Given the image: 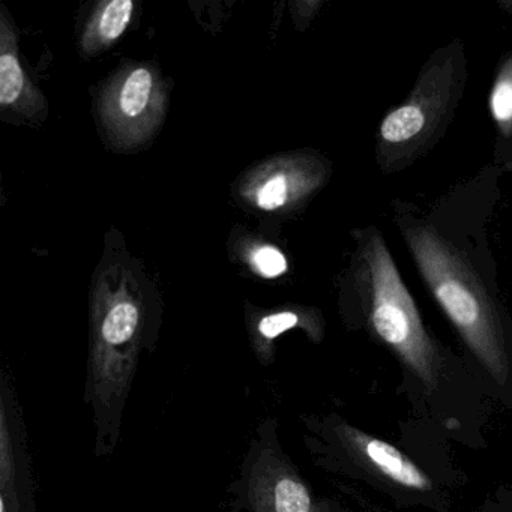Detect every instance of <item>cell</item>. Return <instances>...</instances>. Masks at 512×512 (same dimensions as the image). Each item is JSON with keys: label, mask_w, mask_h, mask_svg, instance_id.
I'll use <instances>...</instances> for the list:
<instances>
[{"label": "cell", "mask_w": 512, "mask_h": 512, "mask_svg": "<svg viewBox=\"0 0 512 512\" xmlns=\"http://www.w3.org/2000/svg\"><path fill=\"white\" fill-rule=\"evenodd\" d=\"M463 191L428 211L394 200L392 221L422 283L448 317L476 364L508 391L512 386V319L500 298L499 274L488 248L487 217L475 220Z\"/></svg>", "instance_id": "cell-1"}, {"label": "cell", "mask_w": 512, "mask_h": 512, "mask_svg": "<svg viewBox=\"0 0 512 512\" xmlns=\"http://www.w3.org/2000/svg\"><path fill=\"white\" fill-rule=\"evenodd\" d=\"M349 281V314L356 328L388 349L422 392H439L448 373V350L424 322L377 227L356 233Z\"/></svg>", "instance_id": "cell-2"}, {"label": "cell", "mask_w": 512, "mask_h": 512, "mask_svg": "<svg viewBox=\"0 0 512 512\" xmlns=\"http://www.w3.org/2000/svg\"><path fill=\"white\" fill-rule=\"evenodd\" d=\"M115 281L104 277L91 305L83 403L91 412L94 454L98 458L115 454L122 440L125 407L140 358L151 344L139 287L122 272L118 283Z\"/></svg>", "instance_id": "cell-3"}, {"label": "cell", "mask_w": 512, "mask_h": 512, "mask_svg": "<svg viewBox=\"0 0 512 512\" xmlns=\"http://www.w3.org/2000/svg\"><path fill=\"white\" fill-rule=\"evenodd\" d=\"M467 77L460 38L431 53L403 103L392 107L377 128L374 158L380 173L404 172L439 145L457 115Z\"/></svg>", "instance_id": "cell-4"}, {"label": "cell", "mask_w": 512, "mask_h": 512, "mask_svg": "<svg viewBox=\"0 0 512 512\" xmlns=\"http://www.w3.org/2000/svg\"><path fill=\"white\" fill-rule=\"evenodd\" d=\"M304 443L314 464L328 472L367 479L403 497H428L433 479L391 443L347 422L340 415H301Z\"/></svg>", "instance_id": "cell-5"}, {"label": "cell", "mask_w": 512, "mask_h": 512, "mask_svg": "<svg viewBox=\"0 0 512 512\" xmlns=\"http://www.w3.org/2000/svg\"><path fill=\"white\" fill-rule=\"evenodd\" d=\"M329 500L319 499L284 449L280 422L268 416L259 422L227 487L229 512H326Z\"/></svg>", "instance_id": "cell-6"}, {"label": "cell", "mask_w": 512, "mask_h": 512, "mask_svg": "<svg viewBox=\"0 0 512 512\" xmlns=\"http://www.w3.org/2000/svg\"><path fill=\"white\" fill-rule=\"evenodd\" d=\"M164 110L163 83L148 67H134L119 74L101 98L104 124L122 146L145 142L160 125Z\"/></svg>", "instance_id": "cell-7"}, {"label": "cell", "mask_w": 512, "mask_h": 512, "mask_svg": "<svg viewBox=\"0 0 512 512\" xmlns=\"http://www.w3.org/2000/svg\"><path fill=\"white\" fill-rule=\"evenodd\" d=\"M0 512H38L25 412L10 373L0 377Z\"/></svg>", "instance_id": "cell-8"}, {"label": "cell", "mask_w": 512, "mask_h": 512, "mask_svg": "<svg viewBox=\"0 0 512 512\" xmlns=\"http://www.w3.org/2000/svg\"><path fill=\"white\" fill-rule=\"evenodd\" d=\"M329 175L328 164L316 157L286 161L280 169L268 170L254 184L253 196L257 208L275 211L314 193Z\"/></svg>", "instance_id": "cell-9"}, {"label": "cell", "mask_w": 512, "mask_h": 512, "mask_svg": "<svg viewBox=\"0 0 512 512\" xmlns=\"http://www.w3.org/2000/svg\"><path fill=\"white\" fill-rule=\"evenodd\" d=\"M0 104L25 116H34L44 104L20 65L16 34L7 14L0 20Z\"/></svg>", "instance_id": "cell-10"}, {"label": "cell", "mask_w": 512, "mask_h": 512, "mask_svg": "<svg viewBox=\"0 0 512 512\" xmlns=\"http://www.w3.org/2000/svg\"><path fill=\"white\" fill-rule=\"evenodd\" d=\"M301 328L313 343L325 335V322L316 310H283L265 314L251 326V347L262 367L268 368L277 359L275 341L292 329Z\"/></svg>", "instance_id": "cell-11"}, {"label": "cell", "mask_w": 512, "mask_h": 512, "mask_svg": "<svg viewBox=\"0 0 512 512\" xmlns=\"http://www.w3.org/2000/svg\"><path fill=\"white\" fill-rule=\"evenodd\" d=\"M488 109L496 130L494 166L512 170V50L503 53L497 64Z\"/></svg>", "instance_id": "cell-12"}, {"label": "cell", "mask_w": 512, "mask_h": 512, "mask_svg": "<svg viewBox=\"0 0 512 512\" xmlns=\"http://www.w3.org/2000/svg\"><path fill=\"white\" fill-rule=\"evenodd\" d=\"M133 11L131 0H110L101 5L86 26L82 40L83 52L94 55L112 46L130 25Z\"/></svg>", "instance_id": "cell-13"}, {"label": "cell", "mask_w": 512, "mask_h": 512, "mask_svg": "<svg viewBox=\"0 0 512 512\" xmlns=\"http://www.w3.org/2000/svg\"><path fill=\"white\" fill-rule=\"evenodd\" d=\"M254 268L263 277L274 278L287 271V260L281 251L272 247H260L251 256Z\"/></svg>", "instance_id": "cell-14"}, {"label": "cell", "mask_w": 512, "mask_h": 512, "mask_svg": "<svg viewBox=\"0 0 512 512\" xmlns=\"http://www.w3.org/2000/svg\"><path fill=\"white\" fill-rule=\"evenodd\" d=\"M326 512H335L334 508H332V505H331V508H329L328 511H326Z\"/></svg>", "instance_id": "cell-15"}]
</instances>
